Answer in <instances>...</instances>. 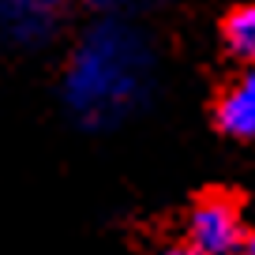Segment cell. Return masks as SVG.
Wrapping results in <instances>:
<instances>
[{"label": "cell", "mask_w": 255, "mask_h": 255, "mask_svg": "<svg viewBox=\"0 0 255 255\" xmlns=\"http://www.w3.org/2000/svg\"><path fill=\"white\" fill-rule=\"evenodd\" d=\"M154 87V49L117 19L90 26L72 49L64 102L87 128H117L143 109Z\"/></svg>", "instance_id": "1"}, {"label": "cell", "mask_w": 255, "mask_h": 255, "mask_svg": "<svg viewBox=\"0 0 255 255\" xmlns=\"http://www.w3.org/2000/svg\"><path fill=\"white\" fill-rule=\"evenodd\" d=\"M184 240H188V255H233L244 244L240 210L222 195L195 203L184 225Z\"/></svg>", "instance_id": "2"}, {"label": "cell", "mask_w": 255, "mask_h": 255, "mask_svg": "<svg viewBox=\"0 0 255 255\" xmlns=\"http://www.w3.org/2000/svg\"><path fill=\"white\" fill-rule=\"evenodd\" d=\"M218 128L233 139H255V68H244L218 98Z\"/></svg>", "instance_id": "3"}, {"label": "cell", "mask_w": 255, "mask_h": 255, "mask_svg": "<svg viewBox=\"0 0 255 255\" xmlns=\"http://www.w3.org/2000/svg\"><path fill=\"white\" fill-rule=\"evenodd\" d=\"M225 45L233 56L248 60V68H255V4H244L225 19Z\"/></svg>", "instance_id": "4"}, {"label": "cell", "mask_w": 255, "mask_h": 255, "mask_svg": "<svg viewBox=\"0 0 255 255\" xmlns=\"http://www.w3.org/2000/svg\"><path fill=\"white\" fill-rule=\"evenodd\" d=\"M90 8H102V11H113V8H120V4H128V0H87Z\"/></svg>", "instance_id": "5"}, {"label": "cell", "mask_w": 255, "mask_h": 255, "mask_svg": "<svg viewBox=\"0 0 255 255\" xmlns=\"http://www.w3.org/2000/svg\"><path fill=\"white\" fill-rule=\"evenodd\" d=\"M30 4H45V8H68V0H30Z\"/></svg>", "instance_id": "6"}, {"label": "cell", "mask_w": 255, "mask_h": 255, "mask_svg": "<svg viewBox=\"0 0 255 255\" xmlns=\"http://www.w3.org/2000/svg\"><path fill=\"white\" fill-rule=\"evenodd\" d=\"M244 255H255V237H248V240H244Z\"/></svg>", "instance_id": "7"}]
</instances>
